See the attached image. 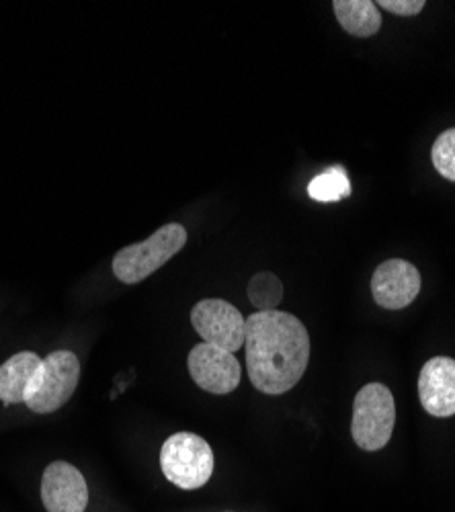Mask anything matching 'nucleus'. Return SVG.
Segmentation results:
<instances>
[{"label": "nucleus", "instance_id": "nucleus-7", "mask_svg": "<svg viewBox=\"0 0 455 512\" xmlns=\"http://www.w3.org/2000/svg\"><path fill=\"white\" fill-rule=\"evenodd\" d=\"M187 367L197 386L216 396H226L234 392L242 377V367L238 359L232 353L216 349L208 343H201L191 349Z\"/></svg>", "mask_w": 455, "mask_h": 512}, {"label": "nucleus", "instance_id": "nucleus-8", "mask_svg": "<svg viewBox=\"0 0 455 512\" xmlns=\"http://www.w3.org/2000/svg\"><path fill=\"white\" fill-rule=\"evenodd\" d=\"M421 273L415 265L402 259L382 263L371 277V293L380 308L402 310L417 300L421 293Z\"/></svg>", "mask_w": 455, "mask_h": 512}, {"label": "nucleus", "instance_id": "nucleus-4", "mask_svg": "<svg viewBox=\"0 0 455 512\" xmlns=\"http://www.w3.org/2000/svg\"><path fill=\"white\" fill-rule=\"evenodd\" d=\"M162 474L181 490H197L214 474V451L195 433H175L160 449Z\"/></svg>", "mask_w": 455, "mask_h": 512}, {"label": "nucleus", "instance_id": "nucleus-6", "mask_svg": "<svg viewBox=\"0 0 455 512\" xmlns=\"http://www.w3.org/2000/svg\"><path fill=\"white\" fill-rule=\"evenodd\" d=\"M195 332L216 349L236 353L244 347V316L224 300H201L191 312Z\"/></svg>", "mask_w": 455, "mask_h": 512}, {"label": "nucleus", "instance_id": "nucleus-3", "mask_svg": "<svg viewBox=\"0 0 455 512\" xmlns=\"http://www.w3.org/2000/svg\"><path fill=\"white\" fill-rule=\"evenodd\" d=\"M80 381V361L72 351H54L41 359L25 392L27 408L35 414L60 410L76 392Z\"/></svg>", "mask_w": 455, "mask_h": 512}, {"label": "nucleus", "instance_id": "nucleus-13", "mask_svg": "<svg viewBox=\"0 0 455 512\" xmlns=\"http://www.w3.org/2000/svg\"><path fill=\"white\" fill-rule=\"evenodd\" d=\"M308 195L318 203H335L351 195V183L345 168H328L316 175L308 185Z\"/></svg>", "mask_w": 455, "mask_h": 512}, {"label": "nucleus", "instance_id": "nucleus-14", "mask_svg": "<svg viewBox=\"0 0 455 512\" xmlns=\"http://www.w3.org/2000/svg\"><path fill=\"white\" fill-rule=\"evenodd\" d=\"M246 295L259 312L277 310L283 300V285L275 273L261 271L246 285Z\"/></svg>", "mask_w": 455, "mask_h": 512}, {"label": "nucleus", "instance_id": "nucleus-16", "mask_svg": "<svg viewBox=\"0 0 455 512\" xmlns=\"http://www.w3.org/2000/svg\"><path fill=\"white\" fill-rule=\"evenodd\" d=\"M376 5L378 9L382 7L400 17H412V15H419L425 9V0H380Z\"/></svg>", "mask_w": 455, "mask_h": 512}, {"label": "nucleus", "instance_id": "nucleus-9", "mask_svg": "<svg viewBox=\"0 0 455 512\" xmlns=\"http://www.w3.org/2000/svg\"><path fill=\"white\" fill-rule=\"evenodd\" d=\"M41 502L48 512H85L89 506V486L74 465L54 461L41 478Z\"/></svg>", "mask_w": 455, "mask_h": 512}, {"label": "nucleus", "instance_id": "nucleus-12", "mask_svg": "<svg viewBox=\"0 0 455 512\" xmlns=\"http://www.w3.org/2000/svg\"><path fill=\"white\" fill-rule=\"evenodd\" d=\"M335 15L341 27L355 37H371L382 27V15L371 0H335Z\"/></svg>", "mask_w": 455, "mask_h": 512}, {"label": "nucleus", "instance_id": "nucleus-1", "mask_svg": "<svg viewBox=\"0 0 455 512\" xmlns=\"http://www.w3.org/2000/svg\"><path fill=\"white\" fill-rule=\"evenodd\" d=\"M246 371L253 386L269 396L296 388L310 363V334L287 312H255L244 324Z\"/></svg>", "mask_w": 455, "mask_h": 512}, {"label": "nucleus", "instance_id": "nucleus-15", "mask_svg": "<svg viewBox=\"0 0 455 512\" xmlns=\"http://www.w3.org/2000/svg\"><path fill=\"white\" fill-rule=\"evenodd\" d=\"M431 158H433V166L437 173L455 183V127H451V130L443 132L435 144H433V150H431Z\"/></svg>", "mask_w": 455, "mask_h": 512}, {"label": "nucleus", "instance_id": "nucleus-2", "mask_svg": "<svg viewBox=\"0 0 455 512\" xmlns=\"http://www.w3.org/2000/svg\"><path fill=\"white\" fill-rule=\"evenodd\" d=\"M187 244V230L181 224H167L148 240L121 248L113 256V275L126 285H136L167 265Z\"/></svg>", "mask_w": 455, "mask_h": 512}, {"label": "nucleus", "instance_id": "nucleus-10", "mask_svg": "<svg viewBox=\"0 0 455 512\" xmlns=\"http://www.w3.org/2000/svg\"><path fill=\"white\" fill-rule=\"evenodd\" d=\"M423 408L437 418L455 416V359L433 357L419 375Z\"/></svg>", "mask_w": 455, "mask_h": 512}, {"label": "nucleus", "instance_id": "nucleus-11", "mask_svg": "<svg viewBox=\"0 0 455 512\" xmlns=\"http://www.w3.org/2000/svg\"><path fill=\"white\" fill-rule=\"evenodd\" d=\"M39 365L41 359L31 351L17 353L7 363L0 365V400H3V404L9 406L25 402L27 386Z\"/></svg>", "mask_w": 455, "mask_h": 512}, {"label": "nucleus", "instance_id": "nucleus-5", "mask_svg": "<svg viewBox=\"0 0 455 512\" xmlns=\"http://www.w3.org/2000/svg\"><path fill=\"white\" fill-rule=\"evenodd\" d=\"M396 404L392 392L384 383H367L359 390L353 402L351 435L359 449L380 451L394 433Z\"/></svg>", "mask_w": 455, "mask_h": 512}]
</instances>
